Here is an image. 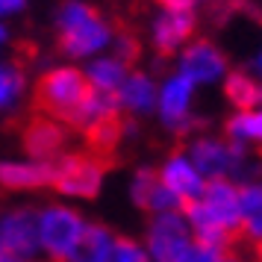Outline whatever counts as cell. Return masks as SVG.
I'll return each instance as SVG.
<instances>
[{
    "label": "cell",
    "instance_id": "obj_1",
    "mask_svg": "<svg viewBox=\"0 0 262 262\" xmlns=\"http://www.w3.org/2000/svg\"><path fill=\"white\" fill-rule=\"evenodd\" d=\"M115 30L103 15L85 0H65L56 12L59 50L71 59H92L106 53Z\"/></svg>",
    "mask_w": 262,
    "mask_h": 262
},
{
    "label": "cell",
    "instance_id": "obj_2",
    "mask_svg": "<svg viewBox=\"0 0 262 262\" xmlns=\"http://www.w3.org/2000/svg\"><path fill=\"white\" fill-rule=\"evenodd\" d=\"M85 95H89V83H85L83 71L74 65H56L38 77L36 106L48 118L59 121V124H71L74 112L80 109Z\"/></svg>",
    "mask_w": 262,
    "mask_h": 262
},
{
    "label": "cell",
    "instance_id": "obj_3",
    "mask_svg": "<svg viewBox=\"0 0 262 262\" xmlns=\"http://www.w3.org/2000/svg\"><path fill=\"white\" fill-rule=\"evenodd\" d=\"M106 174V162L95 154H62L50 165V186L68 198H95Z\"/></svg>",
    "mask_w": 262,
    "mask_h": 262
},
{
    "label": "cell",
    "instance_id": "obj_4",
    "mask_svg": "<svg viewBox=\"0 0 262 262\" xmlns=\"http://www.w3.org/2000/svg\"><path fill=\"white\" fill-rule=\"evenodd\" d=\"M83 230L85 221L80 218L77 209L48 206L45 212H38V248H45V253L53 262H68Z\"/></svg>",
    "mask_w": 262,
    "mask_h": 262
},
{
    "label": "cell",
    "instance_id": "obj_5",
    "mask_svg": "<svg viewBox=\"0 0 262 262\" xmlns=\"http://www.w3.org/2000/svg\"><path fill=\"white\" fill-rule=\"evenodd\" d=\"M245 154H248L245 147L230 144L227 139H212V136L194 139L186 150V156L203 180H230L245 168Z\"/></svg>",
    "mask_w": 262,
    "mask_h": 262
},
{
    "label": "cell",
    "instance_id": "obj_6",
    "mask_svg": "<svg viewBox=\"0 0 262 262\" xmlns=\"http://www.w3.org/2000/svg\"><path fill=\"white\" fill-rule=\"evenodd\" d=\"M177 53H180L177 74L186 77L194 89H198V85H212V83H221V80H224L227 56L215 48L212 41H206V38H191V41H186Z\"/></svg>",
    "mask_w": 262,
    "mask_h": 262
},
{
    "label": "cell",
    "instance_id": "obj_7",
    "mask_svg": "<svg viewBox=\"0 0 262 262\" xmlns=\"http://www.w3.org/2000/svg\"><path fill=\"white\" fill-rule=\"evenodd\" d=\"M191 245V230L183 212H159L147 230V259L150 262H180Z\"/></svg>",
    "mask_w": 262,
    "mask_h": 262
},
{
    "label": "cell",
    "instance_id": "obj_8",
    "mask_svg": "<svg viewBox=\"0 0 262 262\" xmlns=\"http://www.w3.org/2000/svg\"><path fill=\"white\" fill-rule=\"evenodd\" d=\"M194 85L180 77V74H171L162 80V85H156V112L165 124L168 130L174 133H186L194 124Z\"/></svg>",
    "mask_w": 262,
    "mask_h": 262
},
{
    "label": "cell",
    "instance_id": "obj_9",
    "mask_svg": "<svg viewBox=\"0 0 262 262\" xmlns=\"http://www.w3.org/2000/svg\"><path fill=\"white\" fill-rule=\"evenodd\" d=\"M0 250L15 259H30L38 250V212L15 209L0 221Z\"/></svg>",
    "mask_w": 262,
    "mask_h": 262
},
{
    "label": "cell",
    "instance_id": "obj_10",
    "mask_svg": "<svg viewBox=\"0 0 262 262\" xmlns=\"http://www.w3.org/2000/svg\"><path fill=\"white\" fill-rule=\"evenodd\" d=\"M194 36V12L189 9H159L150 24V41L159 53H177Z\"/></svg>",
    "mask_w": 262,
    "mask_h": 262
},
{
    "label": "cell",
    "instance_id": "obj_11",
    "mask_svg": "<svg viewBox=\"0 0 262 262\" xmlns=\"http://www.w3.org/2000/svg\"><path fill=\"white\" fill-rule=\"evenodd\" d=\"M156 177H159V183L180 201V206L198 201L201 191H203V183H206V180L198 174V168L191 165V159L186 154H171L165 159V165L156 171Z\"/></svg>",
    "mask_w": 262,
    "mask_h": 262
},
{
    "label": "cell",
    "instance_id": "obj_12",
    "mask_svg": "<svg viewBox=\"0 0 262 262\" xmlns=\"http://www.w3.org/2000/svg\"><path fill=\"white\" fill-rule=\"evenodd\" d=\"M65 139H68L65 127L48 115H38L24 127V150L30 154V159H38V162L59 159L65 150Z\"/></svg>",
    "mask_w": 262,
    "mask_h": 262
},
{
    "label": "cell",
    "instance_id": "obj_13",
    "mask_svg": "<svg viewBox=\"0 0 262 262\" xmlns=\"http://www.w3.org/2000/svg\"><path fill=\"white\" fill-rule=\"evenodd\" d=\"M115 103L121 112H130V115H147L156 106V83L150 74L144 71H130L124 77V83L115 92Z\"/></svg>",
    "mask_w": 262,
    "mask_h": 262
},
{
    "label": "cell",
    "instance_id": "obj_14",
    "mask_svg": "<svg viewBox=\"0 0 262 262\" xmlns=\"http://www.w3.org/2000/svg\"><path fill=\"white\" fill-rule=\"evenodd\" d=\"M50 165L53 162H38V159H3L0 162V186L12 191L50 186Z\"/></svg>",
    "mask_w": 262,
    "mask_h": 262
},
{
    "label": "cell",
    "instance_id": "obj_15",
    "mask_svg": "<svg viewBox=\"0 0 262 262\" xmlns=\"http://www.w3.org/2000/svg\"><path fill=\"white\" fill-rule=\"evenodd\" d=\"M127 74H130V65H127V62H121L118 56H112V53H100V56H92V59H89L83 77H85V83H89L92 92L115 95Z\"/></svg>",
    "mask_w": 262,
    "mask_h": 262
},
{
    "label": "cell",
    "instance_id": "obj_16",
    "mask_svg": "<svg viewBox=\"0 0 262 262\" xmlns=\"http://www.w3.org/2000/svg\"><path fill=\"white\" fill-rule=\"evenodd\" d=\"M115 115H121L118 103H115V95H100V92H92V89H89V95L83 97L80 109L74 112L71 124L77 130L89 133L92 127H97L100 121H109V118H115Z\"/></svg>",
    "mask_w": 262,
    "mask_h": 262
},
{
    "label": "cell",
    "instance_id": "obj_17",
    "mask_svg": "<svg viewBox=\"0 0 262 262\" xmlns=\"http://www.w3.org/2000/svg\"><path fill=\"white\" fill-rule=\"evenodd\" d=\"M224 136L230 144H238L248 150V144H256L262 139V115L259 109H238L224 124Z\"/></svg>",
    "mask_w": 262,
    "mask_h": 262
},
{
    "label": "cell",
    "instance_id": "obj_18",
    "mask_svg": "<svg viewBox=\"0 0 262 262\" xmlns=\"http://www.w3.org/2000/svg\"><path fill=\"white\" fill-rule=\"evenodd\" d=\"M224 95L236 109H259V83L245 71H227L224 74Z\"/></svg>",
    "mask_w": 262,
    "mask_h": 262
},
{
    "label": "cell",
    "instance_id": "obj_19",
    "mask_svg": "<svg viewBox=\"0 0 262 262\" xmlns=\"http://www.w3.org/2000/svg\"><path fill=\"white\" fill-rule=\"evenodd\" d=\"M109 245H112V233L106 227L85 224L83 236H80V242H77V248H74L68 262H103L109 253Z\"/></svg>",
    "mask_w": 262,
    "mask_h": 262
},
{
    "label": "cell",
    "instance_id": "obj_20",
    "mask_svg": "<svg viewBox=\"0 0 262 262\" xmlns=\"http://www.w3.org/2000/svg\"><path fill=\"white\" fill-rule=\"evenodd\" d=\"M27 89V77L15 62H0V112L12 109Z\"/></svg>",
    "mask_w": 262,
    "mask_h": 262
},
{
    "label": "cell",
    "instance_id": "obj_21",
    "mask_svg": "<svg viewBox=\"0 0 262 262\" xmlns=\"http://www.w3.org/2000/svg\"><path fill=\"white\" fill-rule=\"evenodd\" d=\"M103 262H150L144 248H139V242H133L127 236H112L109 253Z\"/></svg>",
    "mask_w": 262,
    "mask_h": 262
},
{
    "label": "cell",
    "instance_id": "obj_22",
    "mask_svg": "<svg viewBox=\"0 0 262 262\" xmlns=\"http://www.w3.org/2000/svg\"><path fill=\"white\" fill-rule=\"evenodd\" d=\"M109 50H112V56H118L121 62H127V65H130V62L139 56V41H136L130 33H115Z\"/></svg>",
    "mask_w": 262,
    "mask_h": 262
},
{
    "label": "cell",
    "instance_id": "obj_23",
    "mask_svg": "<svg viewBox=\"0 0 262 262\" xmlns=\"http://www.w3.org/2000/svg\"><path fill=\"white\" fill-rule=\"evenodd\" d=\"M224 259V253L215 248H206V245H201V242H194L191 238V245L186 248V253L180 256V262H221Z\"/></svg>",
    "mask_w": 262,
    "mask_h": 262
},
{
    "label": "cell",
    "instance_id": "obj_24",
    "mask_svg": "<svg viewBox=\"0 0 262 262\" xmlns=\"http://www.w3.org/2000/svg\"><path fill=\"white\" fill-rule=\"evenodd\" d=\"M27 3H30V0H0V21L21 15L27 9Z\"/></svg>",
    "mask_w": 262,
    "mask_h": 262
},
{
    "label": "cell",
    "instance_id": "obj_25",
    "mask_svg": "<svg viewBox=\"0 0 262 262\" xmlns=\"http://www.w3.org/2000/svg\"><path fill=\"white\" fill-rule=\"evenodd\" d=\"M154 3H159L162 9H189V12H194L201 0H154Z\"/></svg>",
    "mask_w": 262,
    "mask_h": 262
},
{
    "label": "cell",
    "instance_id": "obj_26",
    "mask_svg": "<svg viewBox=\"0 0 262 262\" xmlns=\"http://www.w3.org/2000/svg\"><path fill=\"white\" fill-rule=\"evenodd\" d=\"M9 48V30H6V24L0 21V56H3V50Z\"/></svg>",
    "mask_w": 262,
    "mask_h": 262
},
{
    "label": "cell",
    "instance_id": "obj_27",
    "mask_svg": "<svg viewBox=\"0 0 262 262\" xmlns=\"http://www.w3.org/2000/svg\"><path fill=\"white\" fill-rule=\"evenodd\" d=\"M0 262H21V259H15V256H9V253H3V250H0Z\"/></svg>",
    "mask_w": 262,
    "mask_h": 262
},
{
    "label": "cell",
    "instance_id": "obj_28",
    "mask_svg": "<svg viewBox=\"0 0 262 262\" xmlns=\"http://www.w3.org/2000/svg\"><path fill=\"white\" fill-rule=\"evenodd\" d=\"M221 262H245V259H238V256H233V253H227V256H224Z\"/></svg>",
    "mask_w": 262,
    "mask_h": 262
}]
</instances>
